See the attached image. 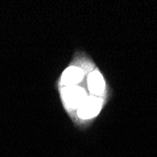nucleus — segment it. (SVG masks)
<instances>
[{"label": "nucleus", "mask_w": 157, "mask_h": 157, "mask_svg": "<svg viewBox=\"0 0 157 157\" xmlns=\"http://www.w3.org/2000/svg\"><path fill=\"white\" fill-rule=\"evenodd\" d=\"M63 98L70 107L75 108L78 106L80 107L82 105L86 100V95L82 89L70 86L69 88L66 89V90H64Z\"/></svg>", "instance_id": "1"}, {"label": "nucleus", "mask_w": 157, "mask_h": 157, "mask_svg": "<svg viewBox=\"0 0 157 157\" xmlns=\"http://www.w3.org/2000/svg\"><path fill=\"white\" fill-rule=\"evenodd\" d=\"M100 110V101L94 98L86 99L78 110V115L82 119H90Z\"/></svg>", "instance_id": "2"}, {"label": "nucleus", "mask_w": 157, "mask_h": 157, "mask_svg": "<svg viewBox=\"0 0 157 157\" xmlns=\"http://www.w3.org/2000/svg\"><path fill=\"white\" fill-rule=\"evenodd\" d=\"M83 71L81 69L71 67L64 72L62 75V82L67 85H74L83 78Z\"/></svg>", "instance_id": "3"}, {"label": "nucleus", "mask_w": 157, "mask_h": 157, "mask_svg": "<svg viewBox=\"0 0 157 157\" xmlns=\"http://www.w3.org/2000/svg\"><path fill=\"white\" fill-rule=\"evenodd\" d=\"M89 85L90 89L94 93H100L103 91L105 88V83L102 75L97 72H93L89 76Z\"/></svg>", "instance_id": "4"}]
</instances>
